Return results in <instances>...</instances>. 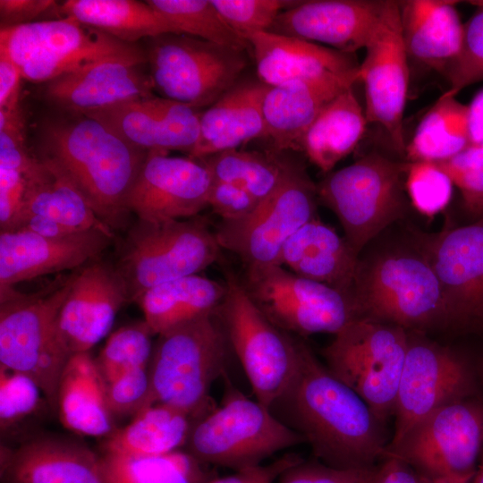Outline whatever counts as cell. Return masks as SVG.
<instances>
[{
    "mask_svg": "<svg viewBox=\"0 0 483 483\" xmlns=\"http://www.w3.org/2000/svg\"><path fill=\"white\" fill-rule=\"evenodd\" d=\"M301 443L303 437L269 408L231 388L218 407L196 421L184 450L209 466L239 470Z\"/></svg>",
    "mask_w": 483,
    "mask_h": 483,
    "instance_id": "obj_7",
    "label": "cell"
},
{
    "mask_svg": "<svg viewBox=\"0 0 483 483\" xmlns=\"http://www.w3.org/2000/svg\"><path fill=\"white\" fill-rule=\"evenodd\" d=\"M225 292V283L196 274L151 287L135 302L141 309L144 320L154 335H158L216 312Z\"/></svg>",
    "mask_w": 483,
    "mask_h": 483,
    "instance_id": "obj_32",
    "label": "cell"
},
{
    "mask_svg": "<svg viewBox=\"0 0 483 483\" xmlns=\"http://www.w3.org/2000/svg\"><path fill=\"white\" fill-rule=\"evenodd\" d=\"M106 394L114 417L135 416L151 405L148 366L131 369L106 383Z\"/></svg>",
    "mask_w": 483,
    "mask_h": 483,
    "instance_id": "obj_47",
    "label": "cell"
},
{
    "mask_svg": "<svg viewBox=\"0 0 483 483\" xmlns=\"http://www.w3.org/2000/svg\"><path fill=\"white\" fill-rule=\"evenodd\" d=\"M434 163L459 189L464 208L477 218L483 217V146H469L451 158Z\"/></svg>",
    "mask_w": 483,
    "mask_h": 483,
    "instance_id": "obj_44",
    "label": "cell"
},
{
    "mask_svg": "<svg viewBox=\"0 0 483 483\" xmlns=\"http://www.w3.org/2000/svg\"><path fill=\"white\" fill-rule=\"evenodd\" d=\"M474 475L445 476L426 478L421 476V483H471Z\"/></svg>",
    "mask_w": 483,
    "mask_h": 483,
    "instance_id": "obj_58",
    "label": "cell"
},
{
    "mask_svg": "<svg viewBox=\"0 0 483 483\" xmlns=\"http://www.w3.org/2000/svg\"><path fill=\"white\" fill-rule=\"evenodd\" d=\"M349 294L360 318L412 332L453 326L440 282L421 248L360 258Z\"/></svg>",
    "mask_w": 483,
    "mask_h": 483,
    "instance_id": "obj_3",
    "label": "cell"
},
{
    "mask_svg": "<svg viewBox=\"0 0 483 483\" xmlns=\"http://www.w3.org/2000/svg\"><path fill=\"white\" fill-rule=\"evenodd\" d=\"M261 202L244 189L225 182L214 181L208 207L222 221H236L247 217Z\"/></svg>",
    "mask_w": 483,
    "mask_h": 483,
    "instance_id": "obj_50",
    "label": "cell"
},
{
    "mask_svg": "<svg viewBox=\"0 0 483 483\" xmlns=\"http://www.w3.org/2000/svg\"><path fill=\"white\" fill-rule=\"evenodd\" d=\"M409 335L408 349L395 397L397 445L427 415L449 402L470 397L472 377L464 360L447 347Z\"/></svg>",
    "mask_w": 483,
    "mask_h": 483,
    "instance_id": "obj_16",
    "label": "cell"
},
{
    "mask_svg": "<svg viewBox=\"0 0 483 483\" xmlns=\"http://www.w3.org/2000/svg\"><path fill=\"white\" fill-rule=\"evenodd\" d=\"M298 1L211 0L225 21L244 38L248 33L268 31L276 17Z\"/></svg>",
    "mask_w": 483,
    "mask_h": 483,
    "instance_id": "obj_46",
    "label": "cell"
},
{
    "mask_svg": "<svg viewBox=\"0 0 483 483\" xmlns=\"http://www.w3.org/2000/svg\"><path fill=\"white\" fill-rule=\"evenodd\" d=\"M256 64L258 80L268 87L323 74L358 71L354 54L269 31L244 36Z\"/></svg>",
    "mask_w": 483,
    "mask_h": 483,
    "instance_id": "obj_27",
    "label": "cell"
},
{
    "mask_svg": "<svg viewBox=\"0 0 483 483\" xmlns=\"http://www.w3.org/2000/svg\"><path fill=\"white\" fill-rule=\"evenodd\" d=\"M277 154L236 148L201 160L213 181L235 184L262 202L281 187L295 165L279 158Z\"/></svg>",
    "mask_w": 483,
    "mask_h": 483,
    "instance_id": "obj_39",
    "label": "cell"
},
{
    "mask_svg": "<svg viewBox=\"0 0 483 483\" xmlns=\"http://www.w3.org/2000/svg\"><path fill=\"white\" fill-rule=\"evenodd\" d=\"M43 392L29 376L0 367V428L5 432L32 415Z\"/></svg>",
    "mask_w": 483,
    "mask_h": 483,
    "instance_id": "obj_45",
    "label": "cell"
},
{
    "mask_svg": "<svg viewBox=\"0 0 483 483\" xmlns=\"http://www.w3.org/2000/svg\"><path fill=\"white\" fill-rule=\"evenodd\" d=\"M225 284L217 314L256 400L271 410L294 378L301 341L272 323L241 281L229 276Z\"/></svg>",
    "mask_w": 483,
    "mask_h": 483,
    "instance_id": "obj_10",
    "label": "cell"
},
{
    "mask_svg": "<svg viewBox=\"0 0 483 483\" xmlns=\"http://www.w3.org/2000/svg\"><path fill=\"white\" fill-rule=\"evenodd\" d=\"M25 174L0 168V232L16 229L24 207Z\"/></svg>",
    "mask_w": 483,
    "mask_h": 483,
    "instance_id": "obj_51",
    "label": "cell"
},
{
    "mask_svg": "<svg viewBox=\"0 0 483 483\" xmlns=\"http://www.w3.org/2000/svg\"><path fill=\"white\" fill-rule=\"evenodd\" d=\"M365 49L366 55L359 65L358 77L364 85L367 122L380 125L394 148L404 154L402 121L410 71L398 1L387 0L381 20Z\"/></svg>",
    "mask_w": 483,
    "mask_h": 483,
    "instance_id": "obj_17",
    "label": "cell"
},
{
    "mask_svg": "<svg viewBox=\"0 0 483 483\" xmlns=\"http://www.w3.org/2000/svg\"><path fill=\"white\" fill-rule=\"evenodd\" d=\"M100 456L105 483H207L217 476L184 449L154 456Z\"/></svg>",
    "mask_w": 483,
    "mask_h": 483,
    "instance_id": "obj_37",
    "label": "cell"
},
{
    "mask_svg": "<svg viewBox=\"0 0 483 483\" xmlns=\"http://www.w3.org/2000/svg\"><path fill=\"white\" fill-rule=\"evenodd\" d=\"M52 0H0L1 28L38 21V18L55 10L59 4Z\"/></svg>",
    "mask_w": 483,
    "mask_h": 483,
    "instance_id": "obj_53",
    "label": "cell"
},
{
    "mask_svg": "<svg viewBox=\"0 0 483 483\" xmlns=\"http://www.w3.org/2000/svg\"><path fill=\"white\" fill-rule=\"evenodd\" d=\"M467 109L470 146H483V89L476 93Z\"/></svg>",
    "mask_w": 483,
    "mask_h": 483,
    "instance_id": "obj_57",
    "label": "cell"
},
{
    "mask_svg": "<svg viewBox=\"0 0 483 483\" xmlns=\"http://www.w3.org/2000/svg\"><path fill=\"white\" fill-rule=\"evenodd\" d=\"M456 2L444 0L400 1L402 35L408 57L440 74L460 53L464 24Z\"/></svg>",
    "mask_w": 483,
    "mask_h": 483,
    "instance_id": "obj_30",
    "label": "cell"
},
{
    "mask_svg": "<svg viewBox=\"0 0 483 483\" xmlns=\"http://www.w3.org/2000/svg\"><path fill=\"white\" fill-rule=\"evenodd\" d=\"M25 177L21 217L31 213L78 231L98 228L114 232L98 219L75 186L49 159L35 156Z\"/></svg>",
    "mask_w": 483,
    "mask_h": 483,
    "instance_id": "obj_34",
    "label": "cell"
},
{
    "mask_svg": "<svg viewBox=\"0 0 483 483\" xmlns=\"http://www.w3.org/2000/svg\"><path fill=\"white\" fill-rule=\"evenodd\" d=\"M153 335L145 320L130 323L113 332L95 359L105 382L131 369L148 367Z\"/></svg>",
    "mask_w": 483,
    "mask_h": 483,
    "instance_id": "obj_41",
    "label": "cell"
},
{
    "mask_svg": "<svg viewBox=\"0 0 483 483\" xmlns=\"http://www.w3.org/2000/svg\"><path fill=\"white\" fill-rule=\"evenodd\" d=\"M199 419L174 407L153 403L132 417L131 421L109 435L103 453L154 456L184 449Z\"/></svg>",
    "mask_w": 483,
    "mask_h": 483,
    "instance_id": "obj_35",
    "label": "cell"
},
{
    "mask_svg": "<svg viewBox=\"0 0 483 483\" xmlns=\"http://www.w3.org/2000/svg\"><path fill=\"white\" fill-rule=\"evenodd\" d=\"M408 162L370 152L316 184L318 199L338 218L358 254L387 226L405 216Z\"/></svg>",
    "mask_w": 483,
    "mask_h": 483,
    "instance_id": "obj_6",
    "label": "cell"
},
{
    "mask_svg": "<svg viewBox=\"0 0 483 483\" xmlns=\"http://www.w3.org/2000/svg\"><path fill=\"white\" fill-rule=\"evenodd\" d=\"M34 158L26 145L25 118L21 106L0 110V168L25 174Z\"/></svg>",
    "mask_w": 483,
    "mask_h": 483,
    "instance_id": "obj_48",
    "label": "cell"
},
{
    "mask_svg": "<svg viewBox=\"0 0 483 483\" xmlns=\"http://www.w3.org/2000/svg\"><path fill=\"white\" fill-rule=\"evenodd\" d=\"M0 477L2 483H105L100 454L53 436L1 445Z\"/></svg>",
    "mask_w": 483,
    "mask_h": 483,
    "instance_id": "obj_25",
    "label": "cell"
},
{
    "mask_svg": "<svg viewBox=\"0 0 483 483\" xmlns=\"http://www.w3.org/2000/svg\"><path fill=\"white\" fill-rule=\"evenodd\" d=\"M56 411L66 428L88 436L107 437L114 430L106 382L89 352L73 354L61 374Z\"/></svg>",
    "mask_w": 483,
    "mask_h": 483,
    "instance_id": "obj_31",
    "label": "cell"
},
{
    "mask_svg": "<svg viewBox=\"0 0 483 483\" xmlns=\"http://www.w3.org/2000/svg\"><path fill=\"white\" fill-rule=\"evenodd\" d=\"M230 348L217 311L158 335L148 364L151 404L201 419L214 408L210 388L225 372Z\"/></svg>",
    "mask_w": 483,
    "mask_h": 483,
    "instance_id": "obj_4",
    "label": "cell"
},
{
    "mask_svg": "<svg viewBox=\"0 0 483 483\" xmlns=\"http://www.w3.org/2000/svg\"><path fill=\"white\" fill-rule=\"evenodd\" d=\"M387 0H306L283 11L269 32L301 38L347 54L365 48Z\"/></svg>",
    "mask_w": 483,
    "mask_h": 483,
    "instance_id": "obj_24",
    "label": "cell"
},
{
    "mask_svg": "<svg viewBox=\"0 0 483 483\" xmlns=\"http://www.w3.org/2000/svg\"><path fill=\"white\" fill-rule=\"evenodd\" d=\"M128 303L126 285L113 261L99 258L75 270L57 318L58 335L69 355L89 352Z\"/></svg>",
    "mask_w": 483,
    "mask_h": 483,
    "instance_id": "obj_20",
    "label": "cell"
},
{
    "mask_svg": "<svg viewBox=\"0 0 483 483\" xmlns=\"http://www.w3.org/2000/svg\"><path fill=\"white\" fill-rule=\"evenodd\" d=\"M213 182L201 159L149 151L131 189L127 206L144 221L194 217L208 207Z\"/></svg>",
    "mask_w": 483,
    "mask_h": 483,
    "instance_id": "obj_18",
    "label": "cell"
},
{
    "mask_svg": "<svg viewBox=\"0 0 483 483\" xmlns=\"http://www.w3.org/2000/svg\"><path fill=\"white\" fill-rule=\"evenodd\" d=\"M58 13L131 45L142 38L180 34L146 1L68 0L59 4Z\"/></svg>",
    "mask_w": 483,
    "mask_h": 483,
    "instance_id": "obj_36",
    "label": "cell"
},
{
    "mask_svg": "<svg viewBox=\"0 0 483 483\" xmlns=\"http://www.w3.org/2000/svg\"><path fill=\"white\" fill-rule=\"evenodd\" d=\"M483 450V402L466 397L435 410L386 447L420 476L474 475ZM384 457V458H385Z\"/></svg>",
    "mask_w": 483,
    "mask_h": 483,
    "instance_id": "obj_14",
    "label": "cell"
},
{
    "mask_svg": "<svg viewBox=\"0 0 483 483\" xmlns=\"http://www.w3.org/2000/svg\"><path fill=\"white\" fill-rule=\"evenodd\" d=\"M408 343L402 327L360 318L335 335L323 356L327 369L386 424L394 415Z\"/></svg>",
    "mask_w": 483,
    "mask_h": 483,
    "instance_id": "obj_11",
    "label": "cell"
},
{
    "mask_svg": "<svg viewBox=\"0 0 483 483\" xmlns=\"http://www.w3.org/2000/svg\"><path fill=\"white\" fill-rule=\"evenodd\" d=\"M19 230L50 238L64 237L80 232L53 219L31 213L22 216L15 231Z\"/></svg>",
    "mask_w": 483,
    "mask_h": 483,
    "instance_id": "obj_56",
    "label": "cell"
},
{
    "mask_svg": "<svg viewBox=\"0 0 483 483\" xmlns=\"http://www.w3.org/2000/svg\"><path fill=\"white\" fill-rule=\"evenodd\" d=\"M70 114L45 123L39 156L71 181L100 221L114 232L127 230L128 196L148 152L94 118Z\"/></svg>",
    "mask_w": 483,
    "mask_h": 483,
    "instance_id": "obj_2",
    "label": "cell"
},
{
    "mask_svg": "<svg viewBox=\"0 0 483 483\" xmlns=\"http://www.w3.org/2000/svg\"><path fill=\"white\" fill-rule=\"evenodd\" d=\"M201 112L163 97L128 100L89 112L131 146L145 151L172 150L190 154L199 131Z\"/></svg>",
    "mask_w": 483,
    "mask_h": 483,
    "instance_id": "obj_23",
    "label": "cell"
},
{
    "mask_svg": "<svg viewBox=\"0 0 483 483\" xmlns=\"http://www.w3.org/2000/svg\"><path fill=\"white\" fill-rule=\"evenodd\" d=\"M369 483H421V476L395 457H385Z\"/></svg>",
    "mask_w": 483,
    "mask_h": 483,
    "instance_id": "obj_55",
    "label": "cell"
},
{
    "mask_svg": "<svg viewBox=\"0 0 483 483\" xmlns=\"http://www.w3.org/2000/svg\"><path fill=\"white\" fill-rule=\"evenodd\" d=\"M473 15L464 23L463 41L459 55L441 73L449 82L446 93L456 96L462 89L483 80V1Z\"/></svg>",
    "mask_w": 483,
    "mask_h": 483,
    "instance_id": "obj_43",
    "label": "cell"
},
{
    "mask_svg": "<svg viewBox=\"0 0 483 483\" xmlns=\"http://www.w3.org/2000/svg\"><path fill=\"white\" fill-rule=\"evenodd\" d=\"M268 86L239 80L201 112L197 143L189 157L202 159L266 137L262 101Z\"/></svg>",
    "mask_w": 483,
    "mask_h": 483,
    "instance_id": "obj_28",
    "label": "cell"
},
{
    "mask_svg": "<svg viewBox=\"0 0 483 483\" xmlns=\"http://www.w3.org/2000/svg\"><path fill=\"white\" fill-rule=\"evenodd\" d=\"M471 483H483V450Z\"/></svg>",
    "mask_w": 483,
    "mask_h": 483,
    "instance_id": "obj_59",
    "label": "cell"
},
{
    "mask_svg": "<svg viewBox=\"0 0 483 483\" xmlns=\"http://www.w3.org/2000/svg\"><path fill=\"white\" fill-rule=\"evenodd\" d=\"M281 405L289 427L321 462L336 469L375 466L388 445L386 424L301 341L298 368Z\"/></svg>",
    "mask_w": 483,
    "mask_h": 483,
    "instance_id": "obj_1",
    "label": "cell"
},
{
    "mask_svg": "<svg viewBox=\"0 0 483 483\" xmlns=\"http://www.w3.org/2000/svg\"><path fill=\"white\" fill-rule=\"evenodd\" d=\"M220 249L216 233L199 217L137 219L116 247L113 263L131 303L151 287L199 274L216 261Z\"/></svg>",
    "mask_w": 483,
    "mask_h": 483,
    "instance_id": "obj_5",
    "label": "cell"
},
{
    "mask_svg": "<svg viewBox=\"0 0 483 483\" xmlns=\"http://www.w3.org/2000/svg\"><path fill=\"white\" fill-rule=\"evenodd\" d=\"M318 201L316 184L295 165L281 187L253 213L240 220L221 221L215 233L218 244L235 254L246 269L278 265L286 242L318 217Z\"/></svg>",
    "mask_w": 483,
    "mask_h": 483,
    "instance_id": "obj_15",
    "label": "cell"
},
{
    "mask_svg": "<svg viewBox=\"0 0 483 483\" xmlns=\"http://www.w3.org/2000/svg\"><path fill=\"white\" fill-rule=\"evenodd\" d=\"M357 82H360L358 71L347 75L323 74L267 87L262 112L265 138L271 141L274 152L299 150L302 136L321 110Z\"/></svg>",
    "mask_w": 483,
    "mask_h": 483,
    "instance_id": "obj_26",
    "label": "cell"
},
{
    "mask_svg": "<svg viewBox=\"0 0 483 483\" xmlns=\"http://www.w3.org/2000/svg\"><path fill=\"white\" fill-rule=\"evenodd\" d=\"M359 260L360 255L345 238L316 217L286 242L278 265L301 277L349 294Z\"/></svg>",
    "mask_w": 483,
    "mask_h": 483,
    "instance_id": "obj_29",
    "label": "cell"
},
{
    "mask_svg": "<svg viewBox=\"0 0 483 483\" xmlns=\"http://www.w3.org/2000/svg\"><path fill=\"white\" fill-rule=\"evenodd\" d=\"M241 283L261 312L289 334L335 335L360 319L350 294L279 265L247 268Z\"/></svg>",
    "mask_w": 483,
    "mask_h": 483,
    "instance_id": "obj_13",
    "label": "cell"
},
{
    "mask_svg": "<svg viewBox=\"0 0 483 483\" xmlns=\"http://www.w3.org/2000/svg\"><path fill=\"white\" fill-rule=\"evenodd\" d=\"M74 272L47 292L21 294L0 303V367L23 373L56 411L57 387L71 358L57 331V318Z\"/></svg>",
    "mask_w": 483,
    "mask_h": 483,
    "instance_id": "obj_8",
    "label": "cell"
},
{
    "mask_svg": "<svg viewBox=\"0 0 483 483\" xmlns=\"http://www.w3.org/2000/svg\"><path fill=\"white\" fill-rule=\"evenodd\" d=\"M23 79L19 67L0 52V110H10L20 106L21 80Z\"/></svg>",
    "mask_w": 483,
    "mask_h": 483,
    "instance_id": "obj_54",
    "label": "cell"
},
{
    "mask_svg": "<svg viewBox=\"0 0 483 483\" xmlns=\"http://www.w3.org/2000/svg\"><path fill=\"white\" fill-rule=\"evenodd\" d=\"M453 183L434 162H408L405 191L413 208L433 217L444 211L453 195Z\"/></svg>",
    "mask_w": 483,
    "mask_h": 483,
    "instance_id": "obj_42",
    "label": "cell"
},
{
    "mask_svg": "<svg viewBox=\"0 0 483 483\" xmlns=\"http://www.w3.org/2000/svg\"><path fill=\"white\" fill-rule=\"evenodd\" d=\"M352 88L327 104L301 140L299 151L323 173L352 153L365 133V112Z\"/></svg>",
    "mask_w": 483,
    "mask_h": 483,
    "instance_id": "obj_33",
    "label": "cell"
},
{
    "mask_svg": "<svg viewBox=\"0 0 483 483\" xmlns=\"http://www.w3.org/2000/svg\"><path fill=\"white\" fill-rule=\"evenodd\" d=\"M377 466L361 469H336L321 462L303 459L289 467L277 483H369Z\"/></svg>",
    "mask_w": 483,
    "mask_h": 483,
    "instance_id": "obj_49",
    "label": "cell"
},
{
    "mask_svg": "<svg viewBox=\"0 0 483 483\" xmlns=\"http://www.w3.org/2000/svg\"><path fill=\"white\" fill-rule=\"evenodd\" d=\"M144 49L122 42L71 17L1 28L0 52L19 67L22 78L48 82L97 61L135 55Z\"/></svg>",
    "mask_w": 483,
    "mask_h": 483,
    "instance_id": "obj_12",
    "label": "cell"
},
{
    "mask_svg": "<svg viewBox=\"0 0 483 483\" xmlns=\"http://www.w3.org/2000/svg\"><path fill=\"white\" fill-rule=\"evenodd\" d=\"M421 250L455 326H483V217L424 241Z\"/></svg>",
    "mask_w": 483,
    "mask_h": 483,
    "instance_id": "obj_21",
    "label": "cell"
},
{
    "mask_svg": "<svg viewBox=\"0 0 483 483\" xmlns=\"http://www.w3.org/2000/svg\"><path fill=\"white\" fill-rule=\"evenodd\" d=\"M467 106L445 92L428 109L406 145L408 162H440L470 146Z\"/></svg>",
    "mask_w": 483,
    "mask_h": 483,
    "instance_id": "obj_38",
    "label": "cell"
},
{
    "mask_svg": "<svg viewBox=\"0 0 483 483\" xmlns=\"http://www.w3.org/2000/svg\"><path fill=\"white\" fill-rule=\"evenodd\" d=\"M178 33L250 51L249 42L222 18L211 0H148Z\"/></svg>",
    "mask_w": 483,
    "mask_h": 483,
    "instance_id": "obj_40",
    "label": "cell"
},
{
    "mask_svg": "<svg viewBox=\"0 0 483 483\" xmlns=\"http://www.w3.org/2000/svg\"><path fill=\"white\" fill-rule=\"evenodd\" d=\"M114 240V232L98 228L58 238L0 232V303L21 294L14 286L21 282L77 270L99 258Z\"/></svg>",
    "mask_w": 483,
    "mask_h": 483,
    "instance_id": "obj_19",
    "label": "cell"
},
{
    "mask_svg": "<svg viewBox=\"0 0 483 483\" xmlns=\"http://www.w3.org/2000/svg\"><path fill=\"white\" fill-rule=\"evenodd\" d=\"M145 50L107 57L45 83L43 94L53 106L72 114L154 95Z\"/></svg>",
    "mask_w": 483,
    "mask_h": 483,
    "instance_id": "obj_22",
    "label": "cell"
},
{
    "mask_svg": "<svg viewBox=\"0 0 483 483\" xmlns=\"http://www.w3.org/2000/svg\"><path fill=\"white\" fill-rule=\"evenodd\" d=\"M301 460L295 453H287L268 464L234 470L224 477L216 476L207 483H275L284 471Z\"/></svg>",
    "mask_w": 483,
    "mask_h": 483,
    "instance_id": "obj_52",
    "label": "cell"
},
{
    "mask_svg": "<svg viewBox=\"0 0 483 483\" xmlns=\"http://www.w3.org/2000/svg\"><path fill=\"white\" fill-rule=\"evenodd\" d=\"M144 50L154 91L198 110L232 89L248 64L244 50L182 33L148 38Z\"/></svg>",
    "mask_w": 483,
    "mask_h": 483,
    "instance_id": "obj_9",
    "label": "cell"
}]
</instances>
